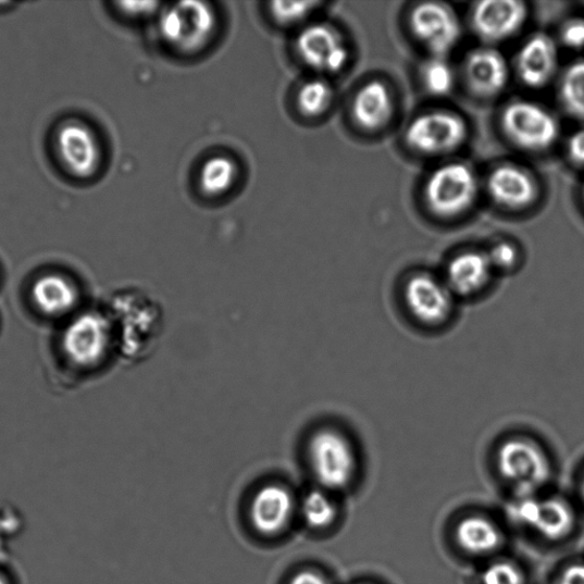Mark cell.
<instances>
[{
    "label": "cell",
    "mask_w": 584,
    "mask_h": 584,
    "mask_svg": "<svg viewBox=\"0 0 584 584\" xmlns=\"http://www.w3.org/2000/svg\"><path fill=\"white\" fill-rule=\"evenodd\" d=\"M104 308L112 322L115 356L138 363L154 352L165 330V312L154 297L141 289H122Z\"/></svg>",
    "instance_id": "1"
},
{
    "label": "cell",
    "mask_w": 584,
    "mask_h": 584,
    "mask_svg": "<svg viewBox=\"0 0 584 584\" xmlns=\"http://www.w3.org/2000/svg\"><path fill=\"white\" fill-rule=\"evenodd\" d=\"M61 347L67 362L84 370L97 368L115 356L112 322L105 308L78 312L67 319Z\"/></svg>",
    "instance_id": "2"
},
{
    "label": "cell",
    "mask_w": 584,
    "mask_h": 584,
    "mask_svg": "<svg viewBox=\"0 0 584 584\" xmlns=\"http://www.w3.org/2000/svg\"><path fill=\"white\" fill-rule=\"evenodd\" d=\"M500 476L515 489V496L536 495L551 480L552 464L547 451L536 440L510 437L497 451Z\"/></svg>",
    "instance_id": "3"
},
{
    "label": "cell",
    "mask_w": 584,
    "mask_h": 584,
    "mask_svg": "<svg viewBox=\"0 0 584 584\" xmlns=\"http://www.w3.org/2000/svg\"><path fill=\"white\" fill-rule=\"evenodd\" d=\"M308 461L318 483L338 490L353 482L358 456L350 439L338 430L321 428L308 442Z\"/></svg>",
    "instance_id": "4"
},
{
    "label": "cell",
    "mask_w": 584,
    "mask_h": 584,
    "mask_svg": "<svg viewBox=\"0 0 584 584\" xmlns=\"http://www.w3.org/2000/svg\"><path fill=\"white\" fill-rule=\"evenodd\" d=\"M479 194L474 171L464 163H447L428 178L425 199L432 212L444 219L457 218L469 210Z\"/></svg>",
    "instance_id": "5"
},
{
    "label": "cell",
    "mask_w": 584,
    "mask_h": 584,
    "mask_svg": "<svg viewBox=\"0 0 584 584\" xmlns=\"http://www.w3.org/2000/svg\"><path fill=\"white\" fill-rule=\"evenodd\" d=\"M216 15L202 2H182L162 13L160 33L172 48L184 53L200 51L212 39Z\"/></svg>",
    "instance_id": "6"
},
{
    "label": "cell",
    "mask_w": 584,
    "mask_h": 584,
    "mask_svg": "<svg viewBox=\"0 0 584 584\" xmlns=\"http://www.w3.org/2000/svg\"><path fill=\"white\" fill-rule=\"evenodd\" d=\"M55 152L64 171L76 179L87 181L99 173L103 152L99 135L79 120L62 122L54 136Z\"/></svg>",
    "instance_id": "7"
},
{
    "label": "cell",
    "mask_w": 584,
    "mask_h": 584,
    "mask_svg": "<svg viewBox=\"0 0 584 584\" xmlns=\"http://www.w3.org/2000/svg\"><path fill=\"white\" fill-rule=\"evenodd\" d=\"M501 127L512 145L526 151H544L559 136V124L545 108L529 101L509 103L501 114Z\"/></svg>",
    "instance_id": "8"
},
{
    "label": "cell",
    "mask_w": 584,
    "mask_h": 584,
    "mask_svg": "<svg viewBox=\"0 0 584 584\" xmlns=\"http://www.w3.org/2000/svg\"><path fill=\"white\" fill-rule=\"evenodd\" d=\"M510 519L548 542H560L575 525L572 507L563 499L539 498L537 495L515 496L509 507Z\"/></svg>",
    "instance_id": "9"
},
{
    "label": "cell",
    "mask_w": 584,
    "mask_h": 584,
    "mask_svg": "<svg viewBox=\"0 0 584 584\" xmlns=\"http://www.w3.org/2000/svg\"><path fill=\"white\" fill-rule=\"evenodd\" d=\"M469 136L460 115L449 111H433L417 116L406 134L408 146L426 156L446 154L459 149Z\"/></svg>",
    "instance_id": "10"
},
{
    "label": "cell",
    "mask_w": 584,
    "mask_h": 584,
    "mask_svg": "<svg viewBox=\"0 0 584 584\" xmlns=\"http://www.w3.org/2000/svg\"><path fill=\"white\" fill-rule=\"evenodd\" d=\"M456 298L444 278L430 273L410 276L405 287L407 310L418 323L428 328H438L450 321Z\"/></svg>",
    "instance_id": "11"
},
{
    "label": "cell",
    "mask_w": 584,
    "mask_h": 584,
    "mask_svg": "<svg viewBox=\"0 0 584 584\" xmlns=\"http://www.w3.org/2000/svg\"><path fill=\"white\" fill-rule=\"evenodd\" d=\"M409 25L418 41L436 58H446L461 38V23L448 5L435 2L417 5L410 13Z\"/></svg>",
    "instance_id": "12"
},
{
    "label": "cell",
    "mask_w": 584,
    "mask_h": 584,
    "mask_svg": "<svg viewBox=\"0 0 584 584\" xmlns=\"http://www.w3.org/2000/svg\"><path fill=\"white\" fill-rule=\"evenodd\" d=\"M297 51L303 62L322 73H338L348 61L341 35L326 23L302 30L297 39Z\"/></svg>",
    "instance_id": "13"
},
{
    "label": "cell",
    "mask_w": 584,
    "mask_h": 584,
    "mask_svg": "<svg viewBox=\"0 0 584 584\" xmlns=\"http://www.w3.org/2000/svg\"><path fill=\"white\" fill-rule=\"evenodd\" d=\"M35 309L52 320L70 319L78 313L80 294L74 279L51 271L40 274L30 287Z\"/></svg>",
    "instance_id": "14"
},
{
    "label": "cell",
    "mask_w": 584,
    "mask_h": 584,
    "mask_svg": "<svg viewBox=\"0 0 584 584\" xmlns=\"http://www.w3.org/2000/svg\"><path fill=\"white\" fill-rule=\"evenodd\" d=\"M526 18V4L519 0H485L474 8L472 25L484 41L500 42L518 34Z\"/></svg>",
    "instance_id": "15"
},
{
    "label": "cell",
    "mask_w": 584,
    "mask_h": 584,
    "mask_svg": "<svg viewBox=\"0 0 584 584\" xmlns=\"http://www.w3.org/2000/svg\"><path fill=\"white\" fill-rule=\"evenodd\" d=\"M487 190L499 206L513 210L531 206L539 195L531 173L513 163H504L489 174Z\"/></svg>",
    "instance_id": "16"
},
{
    "label": "cell",
    "mask_w": 584,
    "mask_h": 584,
    "mask_svg": "<svg viewBox=\"0 0 584 584\" xmlns=\"http://www.w3.org/2000/svg\"><path fill=\"white\" fill-rule=\"evenodd\" d=\"M464 78L471 90L481 98H494L505 89L509 67L504 55L490 48L473 51L464 61Z\"/></svg>",
    "instance_id": "17"
},
{
    "label": "cell",
    "mask_w": 584,
    "mask_h": 584,
    "mask_svg": "<svg viewBox=\"0 0 584 584\" xmlns=\"http://www.w3.org/2000/svg\"><path fill=\"white\" fill-rule=\"evenodd\" d=\"M293 511L294 498L290 490L279 484H269L257 490L251 501L250 519L257 531L274 535L287 527Z\"/></svg>",
    "instance_id": "18"
},
{
    "label": "cell",
    "mask_w": 584,
    "mask_h": 584,
    "mask_svg": "<svg viewBox=\"0 0 584 584\" xmlns=\"http://www.w3.org/2000/svg\"><path fill=\"white\" fill-rule=\"evenodd\" d=\"M495 273L486 252L464 251L450 261L444 282L456 297H473L488 287Z\"/></svg>",
    "instance_id": "19"
},
{
    "label": "cell",
    "mask_w": 584,
    "mask_h": 584,
    "mask_svg": "<svg viewBox=\"0 0 584 584\" xmlns=\"http://www.w3.org/2000/svg\"><path fill=\"white\" fill-rule=\"evenodd\" d=\"M518 73L522 83L542 88L551 82L558 69L557 45L548 35H533L518 55Z\"/></svg>",
    "instance_id": "20"
},
{
    "label": "cell",
    "mask_w": 584,
    "mask_h": 584,
    "mask_svg": "<svg viewBox=\"0 0 584 584\" xmlns=\"http://www.w3.org/2000/svg\"><path fill=\"white\" fill-rule=\"evenodd\" d=\"M393 111L390 90L380 80L364 85L358 91L352 107L356 123L369 132L383 128L390 121Z\"/></svg>",
    "instance_id": "21"
},
{
    "label": "cell",
    "mask_w": 584,
    "mask_h": 584,
    "mask_svg": "<svg viewBox=\"0 0 584 584\" xmlns=\"http://www.w3.org/2000/svg\"><path fill=\"white\" fill-rule=\"evenodd\" d=\"M456 539L460 548L475 556L495 552L502 544L500 529L483 517L463 519L456 529Z\"/></svg>",
    "instance_id": "22"
},
{
    "label": "cell",
    "mask_w": 584,
    "mask_h": 584,
    "mask_svg": "<svg viewBox=\"0 0 584 584\" xmlns=\"http://www.w3.org/2000/svg\"><path fill=\"white\" fill-rule=\"evenodd\" d=\"M237 162L226 156L209 158L201 169L199 181L208 196H222L232 189L238 177Z\"/></svg>",
    "instance_id": "23"
},
{
    "label": "cell",
    "mask_w": 584,
    "mask_h": 584,
    "mask_svg": "<svg viewBox=\"0 0 584 584\" xmlns=\"http://www.w3.org/2000/svg\"><path fill=\"white\" fill-rule=\"evenodd\" d=\"M559 99L573 119L584 122V60L566 69L559 84Z\"/></svg>",
    "instance_id": "24"
},
{
    "label": "cell",
    "mask_w": 584,
    "mask_h": 584,
    "mask_svg": "<svg viewBox=\"0 0 584 584\" xmlns=\"http://www.w3.org/2000/svg\"><path fill=\"white\" fill-rule=\"evenodd\" d=\"M420 77L425 89L434 97H446L453 90L456 75L446 58L432 57L422 66Z\"/></svg>",
    "instance_id": "25"
},
{
    "label": "cell",
    "mask_w": 584,
    "mask_h": 584,
    "mask_svg": "<svg viewBox=\"0 0 584 584\" xmlns=\"http://www.w3.org/2000/svg\"><path fill=\"white\" fill-rule=\"evenodd\" d=\"M334 91L328 82L313 79L303 84L297 96V104L301 113L319 116L330 109Z\"/></svg>",
    "instance_id": "26"
},
{
    "label": "cell",
    "mask_w": 584,
    "mask_h": 584,
    "mask_svg": "<svg viewBox=\"0 0 584 584\" xmlns=\"http://www.w3.org/2000/svg\"><path fill=\"white\" fill-rule=\"evenodd\" d=\"M302 515L311 527L325 529L334 523L337 511L322 490H312L302 501Z\"/></svg>",
    "instance_id": "27"
},
{
    "label": "cell",
    "mask_w": 584,
    "mask_h": 584,
    "mask_svg": "<svg viewBox=\"0 0 584 584\" xmlns=\"http://www.w3.org/2000/svg\"><path fill=\"white\" fill-rule=\"evenodd\" d=\"M482 584H526L523 571L509 560H498L482 573Z\"/></svg>",
    "instance_id": "28"
},
{
    "label": "cell",
    "mask_w": 584,
    "mask_h": 584,
    "mask_svg": "<svg viewBox=\"0 0 584 584\" xmlns=\"http://www.w3.org/2000/svg\"><path fill=\"white\" fill-rule=\"evenodd\" d=\"M320 3L313 2H274L271 13L278 23L294 25L306 20Z\"/></svg>",
    "instance_id": "29"
},
{
    "label": "cell",
    "mask_w": 584,
    "mask_h": 584,
    "mask_svg": "<svg viewBox=\"0 0 584 584\" xmlns=\"http://www.w3.org/2000/svg\"><path fill=\"white\" fill-rule=\"evenodd\" d=\"M495 272H510L519 265L520 251L515 245L500 241L486 251Z\"/></svg>",
    "instance_id": "30"
},
{
    "label": "cell",
    "mask_w": 584,
    "mask_h": 584,
    "mask_svg": "<svg viewBox=\"0 0 584 584\" xmlns=\"http://www.w3.org/2000/svg\"><path fill=\"white\" fill-rule=\"evenodd\" d=\"M559 37L568 49L584 50V17H572L566 21L560 28Z\"/></svg>",
    "instance_id": "31"
},
{
    "label": "cell",
    "mask_w": 584,
    "mask_h": 584,
    "mask_svg": "<svg viewBox=\"0 0 584 584\" xmlns=\"http://www.w3.org/2000/svg\"><path fill=\"white\" fill-rule=\"evenodd\" d=\"M568 154L576 166L584 169V128L575 132L570 137Z\"/></svg>",
    "instance_id": "32"
},
{
    "label": "cell",
    "mask_w": 584,
    "mask_h": 584,
    "mask_svg": "<svg viewBox=\"0 0 584 584\" xmlns=\"http://www.w3.org/2000/svg\"><path fill=\"white\" fill-rule=\"evenodd\" d=\"M120 11L127 16H146L152 14L159 7L158 3H116Z\"/></svg>",
    "instance_id": "33"
},
{
    "label": "cell",
    "mask_w": 584,
    "mask_h": 584,
    "mask_svg": "<svg viewBox=\"0 0 584 584\" xmlns=\"http://www.w3.org/2000/svg\"><path fill=\"white\" fill-rule=\"evenodd\" d=\"M557 584H584V564H573L560 574Z\"/></svg>",
    "instance_id": "34"
},
{
    "label": "cell",
    "mask_w": 584,
    "mask_h": 584,
    "mask_svg": "<svg viewBox=\"0 0 584 584\" xmlns=\"http://www.w3.org/2000/svg\"><path fill=\"white\" fill-rule=\"evenodd\" d=\"M289 584H330V582L320 573L302 571L297 573Z\"/></svg>",
    "instance_id": "35"
},
{
    "label": "cell",
    "mask_w": 584,
    "mask_h": 584,
    "mask_svg": "<svg viewBox=\"0 0 584 584\" xmlns=\"http://www.w3.org/2000/svg\"><path fill=\"white\" fill-rule=\"evenodd\" d=\"M0 584H9L7 579L2 575H0Z\"/></svg>",
    "instance_id": "36"
},
{
    "label": "cell",
    "mask_w": 584,
    "mask_h": 584,
    "mask_svg": "<svg viewBox=\"0 0 584 584\" xmlns=\"http://www.w3.org/2000/svg\"><path fill=\"white\" fill-rule=\"evenodd\" d=\"M582 493H583V498H584V479H583V483H582Z\"/></svg>",
    "instance_id": "37"
},
{
    "label": "cell",
    "mask_w": 584,
    "mask_h": 584,
    "mask_svg": "<svg viewBox=\"0 0 584 584\" xmlns=\"http://www.w3.org/2000/svg\"><path fill=\"white\" fill-rule=\"evenodd\" d=\"M582 199H583V203H584V186H583V191H582Z\"/></svg>",
    "instance_id": "38"
}]
</instances>
